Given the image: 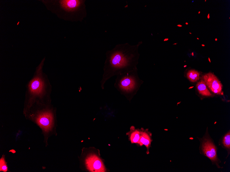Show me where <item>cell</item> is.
<instances>
[{
    "instance_id": "2e32d148",
    "label": "cell",
    "mask_w": 230,
    "mask_h": 172,
    "mask_svg": "<svg viewBox=\"0 0 230 172\" xmlns=\"http://www.w3.org/2000/svg\"><path fill=\"white\" fill-rule=\"evenodd\" d=\"M177 26L179 27H182V25H177Z\"/></svg>"
},
{
    "instance_id": "4fadbf2b",
    "label": "cell",
    "mask_w": 230,
    "mask_h": 172,
    "mask_svg": "<svg viewBox=\"0 0 230 172\" xmlns=\"http://www.w3.org/2000/svg\"><path fill=\"white\" fill-rule=\"evenodd\" d=\"M223 143L225 148L230 149V133L229 132L225 135L223 138Z\"/></svg>"
},
{
    "instance_id": "3957f363",
    "label": "cell",
    "mask_w": 230,
    "mask_h": 172,
    "mask_svg": "<svg viewBox=\"0 0 230 172\" xmlns=\"http://www.w3.org/2000/svg\"><path fill=\"white\" fill-rule=\"evenodd\" d=\"M51 2L50 10L63 20L82 21L87 16L85 1L60 0Z\"/></svg>"
},
{
    "instance_id": "cb8c5ba5",
    "label": "cell",
    "mask_w": 230,
    "mask_h": 172,
    "mask_svg": "<svg viewBox=\"0 0 230 172\" xmlns=\"http://www.w3.org/2000/svg\"><path fill=\"white\" fill-rule=\"evenodd\" d=\"M189 33L190 34H192V33H191L190 32Z\"/></svg>"
},
{
    "instance_id": "8992f818",
    "label": "cell",
    "mask_w": 230,
    "mask_h": 172,
    "mask_svg": "<svg viewBox=\"0 0 230 172\" xmlns=\"http://www.w3.org/2000/svg\"><path fill=\"white\" fill-rule=\"evenodd\" d=\"M206 85L211 91L217 94L223 95V85L220 81L215 75L209 73L202 77Z\"/></svg>"
},
{
    "instance_id": "d6986e66",
    "label": "cell",
    "mask_w": 230,
    "mask_h": 172,
    "mask_svg": "<svg viewBox=\"0 0 230 172\" xmlns=\"http://www.w3.org/2000/svg\"><path fill=\"white\" fill-rule=\"evenodd\" d=\"M202 46H203V47H204V46H205V45H203V44H202Z\"/></svg>"
},
{
    "instance_id": "52a82bcc",
    "label": "cell",
    "mask_w": 230,
    "mask_h": 172,
    "mask_svg": "<svg viewBox=\"0 0 230 172\" xmlns=\"http://www.w3.org/2000/svg\"><path fill=\"white\" fill-rule=\"evenodd\" d=\"M85 165L88 170L91 172H104L106 171L101 158L94 154L89 155L86 158Z\"/></svg>"
},
{
    "instance_id": "30bf717a",
    "label": "cell",
    "mask_w": 230,
    "mask_h": 172,
    "mask_svg": "<svg viewBox=\"0 0 230 172\" xmlns=\"http://www.w3.org/2000/svg\"><path fill=\"white\" fill-rule=\"evenodd\" d=\"M127 134L128 135L129 141L131 143L138 144L141 136L140 129H136L135 127L132 126L130 131Z\"/></svg>"
},
{
    "instance_id": "ba28073f",
    "label": "cell",
    "mask_w": 230,
    "mask_h": 172,
    "mask_svg": "<svg viewBox=\"0 0 230 172\" xmlns=\"http://www.w3.org/2000/svg\"><path fill=\"white\" fill-rule=\"evenodd\" d=\"M202 148L205 155L214 162L217 161V150L211 140L205 138L202 142Z\"/></svg>"
},
{
    "instance_id": "7402d4cb",
    "label": "cell",
    "mask_w": 230,
    "mask_h": 172,
    "mask_svg": "<svg viewBox=\"0 0 230 172\" xmlns=\"http://www.w3.org/2000/svg\"><path fill=\"white\" fill-rule=\"evenodd\" d=\"M200 13V12H199V13Z\"/></svg>"
},
{
    "instance_id": "7a4b0ae2",
    "label": "cell",
    "mask_w": 230,
    "mask_h": 172,
    "mask_svg": "<svg viewBox=\"0 0 230 172\" xmlns=\"http://www.w3.org/2000/svg\"><path fill=\"white\" fill-rule=\"evenodd\" d=\"M44 58L36 68L33 76L26 85L24 114L33 106L49 105L51 103L52 87L48 78L43 71Z\"/></svg>"
},
{
    "instance_id": "603a6c76",
    "label": "cell",
    "mask_w": 230,
    "mask_h": 172,
    "mask_svg": "<svg viewBox=\"0 0 230 172\" xmlns=\"http://www.w3.org/2000/svg\"><path fill=\"white\" fill-rule=\"evenodd\" d=\"M186 66H184V67H186Z\"/></svg>"
},
{
    "instance_id": "5b68a950",
    "label": "cell",
    "mask_w": 230,
    "mask_h": 172,
    "mask_svg": "<svg viewBox=\"0 0 230 172\" xmlns=\"http://www.w3.org/2000/svg\"><path fill=\"white\" fill-rule=\"evenodd\" d=\"M144 81L139 78L138 69L117 76L114 86L121 94L131 100L137 93Z\"/></svg>"
},
{
    "instance_id": "277c9868",
    "label": "cell",
    "mask_w": 230,
    "mask_h": 172,
    "mask_svg": "<svg viewBox=\"0 0 230 172\" xmlns=\"http://www.w3.org/2000/svg\"><path fill=\"white\" fill-rule=\"evenodd\" d=\"M56 110L49 105H34L24 114L27 119L34 122L42 129L45 135L53 130L56 123Z\"/></svg>"
},
{
    "instance_id": "9c48e42d",
    "label": "cell",
    "mask_w": 230,
    "mask_h": 172,
    "mask_svg": "<svg viewBox=\"0 0 230 172\" xmlns=\"http://www.w3.org/2000/svg\"><path fill=\"white\" fill-rule=\"evenodd\" d=\"M141 136L138 144L141 146L145 145L147 149V154H149V148L151 147L152 141L151 133L149 132L148 129L144 130L142 128L140 129Z\"/></svg>"
},
{
    "instance_id": "ac0fdd59",
    "label": "cell",
    "mask_w": 230,
    "mask_h": 172,
    "mask_svg": "<svg viewBox=\"0 0 230 172\" xmlns=\"http://www.w3.org/2000/svg\"><path fill=\"white\" fill-rule=\"evenodd\" d=\"M185 24H186V25H188V23H187V22H186V23H185Z\"/></svg>"
},
{
    "instance_id": "44dd1931",
    "label": "cell",
    "mask_w": 230,
    "mask_h": 172,
    "mask_svg": "<svg viewBox=\"0 0 230 172\" xmlns=\"http://www.w3.org/2000/svg\"><path fill=\"white\" fill-rule=\"evenodd\" d=\"M197 40H199V38H197Z\"/></svg>"
},
{
    "instance_id": "9a60e30c",
    "label": "cell",
    "mask_w": 230,
    "mask_h": 172,
    "mask_svg": "<svg viewBox=\"0 0 230 172\" xmlns=\"http://www.w3.org/2000/svg\"><path fill=\"white\" fill-rule=\"evenodd\" d=\"M209 18H210V16H209V14L208 15V19H209Z\"/></svg>"
},
{
    "instance_id": "5bb4252c",
    "label": "cell",
    "mask_w": 230,
    "mask_h": 172,
    "mask_svg": "<svg viewBox=\"0 0 230 172\" xmlns=\"http://www.w3.org/2000/svg\"><path fill=\"white\" fill-rule=\"evenodd\" d=\"M0 171H1L6 172L8 171L7 165L4 158L2 157L0 159Z\"/></svg>"
},
{
    "instance_id": "7c38bea8",
    "label": "cell",
    "mask_w": 230,
    "mask_h": 172,
    "mask_svg": "<svg viewBox=\"0 0 230 172\" xmlns=\"http://www.w3.org/2000/svg\"><path fill=\"white\" fill-rule=\"evenodd\" d=\"M200 74L195 70H191L187 74V77L191 82L195 83L199 80Z\"/></svg>"
},
{
    "instance_id": "ffe728a7",
    "label": "cell",
    "mask_w": 230,
    "mask_h": 172,
    "mask_svg": "<svg viewBox=\"0 0 230 172\" xmlns=\"http://www.w3.org/2000/svg\"><path fill=\"white\" fill-rule=\"evenodd\" d=\"M208 59H209V62H211V61H210V59H209V58H208Z\"/></svg>"
},
{
    "instance_id": "6da1fadb",
    "label": "cell",
    "mask_w": 230,
    "mask_h": 172,
    "mask_svg": "<svg viewBox=\"0 0 230 172\" xmlns=\"http://www.w3.org/2000/svg\"><path fill=\"white\" fill-rule=\"evenodd\" d=\"M142 41L136 45L118 44L106 53L103 74L100 82L102 89L107 81L114 76L126 74L137 68L140 56L138 49Z\"/></svg>"
},
{
    "instance_id": "e0dca14e",
    "label": "cell",
    "mask_w": 230,
    "mask_h": 172,
    "mask_svg": "<svg viewBox=\"0 0 230 172\" xmlns=\"http://www.w3.org/2000/svg\"><path fill=\"white\" fill-rule=\"evenodd\" d=\"M215 41H217V38H216L215 39Z\"/></svg>"
},
{
    "instance_id": "8fae6325",
    "label": "cell",
    "mask_w": 230,
    "mask_h": 172,
    "mask_svg": "<svg viewBox=\"0 0 230 172\" xmlns=\"http://www.w3.org/2000/svg\"><path fill=\"white\" fill-rule=\"evenodd\" d=\"M197 88L200 94L205 96H211L212 94L207 87L205 81L202 80H200L197 84Z\"/></svg>"
}]
</instances>
